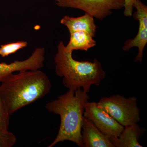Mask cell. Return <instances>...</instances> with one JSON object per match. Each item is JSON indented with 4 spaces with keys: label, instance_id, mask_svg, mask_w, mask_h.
I'll return each instance as SVG.
<instances>
[{
    "label": "cell",
    "instance_id": "obj_1",
    "mask_svg": "<svg viewBox=\"0 0 147 147\" xmlns=\"http://www.w3.org/2000/svg\"><path fill=\"white\" fill-rule=\"evenodd\" d=\"M52 85L49 77L40 69L13 73L0 86V90L10 115L44 97Z\"/></svg>",
    "mask_w": 147,
    "mask_h": 147
},
{
    "label": "cell",
    "instance_id": "obj_2",
    "mask_svg": "<svg viewBox=\"0 0 147 147\" xmlns=\"http://www.w3.org/2000/svg\"><path fill=\"white\" fill-rule=\"evenodd\" d=\"M88 93L82 89L69 90L55 100L46 103L49 112L59 115L61 123L57 135L48 147L65 141L84 147L82 141V120L85 104L88 101Z\"/></svg>",
    "mask_w": 147,
    "mask_h": 147
},
{
    "label": "cell",
    "instance_id": "obj_3",
    "mask_svg": "<svg viewBox=\"0 0 147 147\" xmlns=\"http://www.w3.org/2000/svg\"><path fill=\"white\" fill-rule=\"evenodd\" d=\"M65 46L62 41L58 45L54 59L56 74L63 78V85L69 90L82 88L88 93L92 85H100L106 73L96 59L93 62L76 61Z\"/></svg>",
    "mask_w": 147,
    "mask_h": 147
},
{
    "label": "cell",
    "instance_id": "obj_4",
    "mask_svg": "<svg viewBox=\"0 0 147 147\" xmlns=\"http://www.w3.org/2000/svg\"><path fill=\"white\" fill-rule=\"evenodd\" d=\"M137 98L120 95L102 98L97 102L112 117L124 127L137 123L141 120Z\"/></svg>",
    "mask_w": 147,
    "mask_h": 147
},
{
    "label": "cell",
    "instance_id": "obj_5",
    "mask_svg": "<svg viewBox=\"0 0 147 147\" xmlns=\"http://www.w3.org/2000/svg\"><path fill=\"white\" fill-rule=\"evenodd\" d=\"M124 3V0H55L59 7L80 9L99 20L123 8Z\"/></svg>",
    "mask_w": 147,
    "mask_h": 147
},
{
    "label": "cell",
    "instance_id": "obj_6",
    "mask_svg": "<svg viewBox=\"0 0 147 147\" xmlns=\"http://www.w3.org/2000/svg\"><path fill=\"white\" fill-rule=\"evenodd\" d=\"M83 116L92 121L102 133L109 138L119 137L124 128L98 102L88 101L84 107Z\"/></svg>",
    "mask_w": 147,
    "mask_h": 147
},
{
    "label": "cell",
    "instance_id": "obj_7",
    "mask_svg": "<svg viewBox=\"0 0 147 147\" xmlns=\"http://www.w3.org/2000/svg\"><path fill=\"white\" fill-rule=\"evenodd\" d=\"M133 6L136 11L132 13V16L139 21V30L135 37L125 41L122 48L123 51L127 52L132 47H137L138 53L134 62L141 63L144 50L147 43V6L141 0H135Z\"/></svg>",
    "mask_w": 147,
    "mask_h": 147
},
{
    "label": "cell",
    "instance_id": "obj_8",
    "mask_svg": "<svg viewBox=\"0 0 147 147\" xmlns=\"http://www.w3.org/2000/svg\"><path fill=\"white\" fill-rule=\"evenodd\" d=\"M45 55L44 47H36L26 59L15 61L10 63H0V82L15 71L40 69L44 66Z\"/></svg>",
    "mask_w": 147,
    "mask_h": 147
},
{
    "label": "cell",
    "instance_id": "obj_9",
    "mask_svg": "<svg viewBox=\"0 0 147 147\" xmlns=\"http://www.w3.org/2000/svg\"><path fill=\"white\" fill-rule=\"evenodd\" d=\"M82 129L84 147H115L109 137L102 133L92 121L84 116Z\"/></svg>",
    "mask_w": 147,
    "mask_h": 147
},
{
    "label": "cell",
    "instance_id": "obj_10",
    "mask_svg": "<svg viewBox=\"0 0 147 147\" xmlns=\"http://www.w3.org/2000/svg\"><path fill=\"white\" fill-rule=\"evenodd\" d=\"M146 130L137 123L132 124L124 127L119 137L109 139L115 147H142L139 141Z\"/></svg>",
    "mask_w": 147,
    "mask_h": 147
},
{
    "label": "cell",
    "instance_id": "obj_11",
    "mask_svg": "<svg viewBox=\"0 0 147 147\" xmlns=\"http://www.w3.org/2000/svg\"><path fill=\"white\" fill-rule=\"evenodd\" d=\"M60 23L68 29L70 34L75 32L84 31L94 37L96 33L97 26L95 24L94 17L88 13L77 17L66 15L61 19Z\"/></svg>",
    "mask_w": 147,
    "mask_h": 147
},
{
    "label": "cell",
    "instance_id": "obj_12",
    "mask_svg": "<svg viewBox=\"0 0 147 147\" xmlns=\"http://www.w3.org/2000/svg\"><path fill=\"white\" fill-rule=\"evenodd\" d=\"M96 45L93 37L87 32L78 31L70 34V38L65 49L68 52L73 53L74 50L88 51Z\"/></svg>",
    "mask_w": 147,
    "mask_h": 147
},
{
    "label": "cell",
    "instance_id": "obj_13",
    "mask_svg": "<svg viewBox=\"0 0 147 147\" xmlns=\"http://www.w3.org/2000/svg\"><path fill=\"white\" fill-rule=\"evenodd\" d=\"M26 41L19 40L16 42H10L0 46V56L3 58L8 57L14 54L18 50L28 46Z\"/></svg>",
    "mask_w": 147,
    "mask_h": 147
},
{
    "label": "cell",
    "instance_id": "obj_14",
    "mask_svg": "<svg viewBox=\"0 0 147 147\" xmlns=\"http://www.w3.org/2000/svg\"><path fill=\"white\" fill-rule=\"evenodd\" d=\"M10 116L0 90V129L8 131Z\"/></svg>",
    "mask_w": 147,
    "mask_h": 147
},
{
    "label": "cell",
    "instance_id": "obj_15",
    "mask_svg": "<svg viewBox=\"0 0 147 147\" xmlns=\"http://www.w3.org/2000/svg\"><path fill=\"white\" fill-rule=\"evenodd\" d=\"M15 134L8 131L0 129V147H12L17 142Z\"/></svg>",
    "mask_w": 147,
    "mask_h": 147
},
{
    "label": "cell",
    "instance_id": "obj_16",
    "mask_svg": "<svg viewBox=\"0 0 147 147\" xmlns=\"http://www.w3.org/2000/svg\"><path fill=\"white\" fill-rule=\"evenodd\" d=\"M135 0H124V11L123 14L125 16L131 17L133 13L134 3Z\"/></svg>",
    "mask_w": 147,
    "mask_h": 147
}]
</instances>
